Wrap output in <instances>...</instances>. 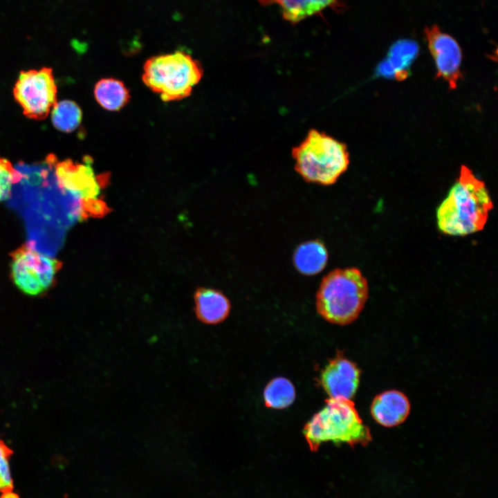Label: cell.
<instances>
[{"label":"cell","mask_w":498,"mask_h":498,"mask_svg":"<svg viewBox=\"0 0 498 498\" xmlns=\"http://www.w3.org/2000/svg\"><path fill=\"white\" fill-rule=\"evenodd\" d=\"M262 5L277 4L285 19L297 23L328 7L339 6L344 0H258Z\"/></svg>","instance_id":"9a60e30c"},{"label":"cell","mask_w":498,"mask_h":498,"mask_svg":"<svg viewBox=\"0 0 498 498\" xmlns=\"http://www.w3.org/2000/svg\"><path fill=\"white\" fill-rule=\"evenodd\" d=\"M295 389L293 383L284 377L271 380L264 390V400L266 407L284 409L295 400Z\"/></svg>","instance_id":"e0dca14e"},{"label":"cell","mask_w":498,"mask_h":498,"mask_svg":"<svg viewBox=\"0 0 498 498\" xmlns=\"http://www.w3.org/2000/svg\"><path fill=\"white\" fill-rule=\"evenodd\" d=\"M82 113L79 106L69 100L57 102L52 109L51 120L54 127L63 132L70 133L81 123Z\"/></svg>","instance_id":"ac0fdd59"},{"label":"cell","mask_w":498,"mask_h":498,"mask_svg":"<svg viewBox=\"0 0 498 498\" xmlns=\"http://www.w3.org/2000/svg\"><path fill=\"white\" fill-rule=\"evenodd\" d=\"M424 33L436 64L437 77L445 80L450 89H455L462 77L460 71L462 54L459 44L435 25L425 28Z\"/></svg>","instance_id":"9c48e42d"},{"label":"cell","mask_w":498,"mask_h":498,"mask_svg":"<svg viewBox=\"0 0 498 498\" xmlns=\"http://www.w3.org/2000/svg\"><path fill=\"white\" fill-rule=\"evenodd\" d=\"M368 295L367 280L358 268H335L320 284L315 295L316 309L331 323L349 324L357 319Z\"/></svg>","instance_id":"7a4b0ae2"},{"label":"cell","mask_w":498,"mask_h":498,"mask_svg":"<svg viewBox=\"0 0 498 498\" xmlns=\"http://www.w3.org/2000/svg\"><path fill=\"white\" fill-rule=\"evenodd\" d=\"M492 208L484 183L463 165L458 179L437 208L439 230L455 237L477 232L484 228Z\"/></svg>","instance_id":"6da1fadb"},{"label":"cell","mask_w":498,"mask_h":498,"mask_svg":"<svg viewBox=\"0 0 498 498\" xmlns=\"http://www.w3.org/2000/svg\"><path fill=\"white\" fill-rule=\"evenodd\" d=\"M418 52V46L413 40H399L392 45L387 59L379 65L378 72L385 77L403 80L408 75L409 67Z\"/></svg>","instance_id":"4fadbf2b"},{"label":"cell","mask_w":498,"mask_h":498,"mask_svg":"<svg viewBox=\"0 0 498 498\" xmlns=\"http://www.w3.org/2000/svg\"><path fill=\"white\" fill-rule=\"evenodd\" d=\"M328 250L319 239L307 241L299 244L294 251L293 264L302 275L311 276L321 272L328 261Z\"/></svg>","instance_id":"5bb4252c"},{"label":"cell","mask_w":498,"mask_h":498,"mask_svg":"<svg viewBox=\"0 0 498 498\" xmlns=\"http://www.w3.org/2000/svg\"><path fill=\"white\" fill-rule=\"evenodd\" d=\"M194 311L197 319L207 324H216L228 316L231 304L220 290L211 288H199L194 296Z\"/></svg>","instance_id":"7c38bea8"},{"label":"cell","mask_w":498,"mask_h":498,"mask_svg":"<svg viewBox=\"0 0 498 498\" xmlns=\"http://www.w3.org/2000/svg\"><path fill=\"white\" fill-rule=\"evenodd\" d=\"M303 434L311 450L331 441L351 446L366 445L371 440L370 430L360 418L351 399L329 398L323 408L307 422Z\"/></svg>","instance_id":"277c9868"},{"label":"cell","mask_w":498,"mask_h":498,"mask_svg":"<svg viewBox=\"0 0 498 498\" xmlns=\"http://www.w3.org/2000/svg\"><path fill=\"white\" fill-rule=\"evenodd\" d=\"M11 276L17 287L29 295H39L50 288L61 262L24 245L11 254Z\"/></svg>","instance_id":"52a82bcc"},{"label":"cell","mask_w":498,"mask_h":498,"mask_svg":"<svg viewBox=\"0 0 498 498\" xmlns=\"http://www.w3.org/2000/svg\"><path fill=\"white\" fill-rule=\"evenodd\" d=\"M1 492L0 498H19L18 495L12 492V490H6Z\"/></svg>","instance_id":"44dd1931"},{"label":"cell","mask_w":498,"mask_h":498,"mask_svg":"<svg viewBox=\"0 0 498 498\" xmlns=\"http://www.w3.org/2000/svg\"><path fill=\"white\" fill-rule=\"evenodd\" d=\"M21 179V174L12 167L11 163L0 158V202L10 196L13 185Z\"/></svg>","instance_id":"d6986e66"},{"label":"cell","mask_w":498,"mask_h":498,"mask_svg":"<svg viewBox=\"0 0 498 498\" xmlns=\"http://www.w3.org/2000/svg\"><path fill=\"white\" fill-rule=\"evenodd\" d=\"M203 71L199 62L183 50L153 56L143 67L142 80L163 101L187 97L201 80Z\"/></svg>","instance_id":"5b68a950"},{"label":"cell","mask_w":498,"mask_h":498,"mask_svg":"<svg viewBox=\"0 0 498 498\" xmlns=\"http://www.w3.org/2000/svg\"><path fill=\"white\" fill-rule=\"evenodd\" d=\"M94 95L98 104L108 111H118L130 99V94L123 82L114 78H102L94 88Z\"/></svg>","instance_id":"2e32d148"},{"label":"cell","mask_w":498,"mask_h":498,"mask_svg":"<svg viewBox=\"0 0 498 498\" xmlns=\"http://www.w3.org/2000/svg\"><path fill=\"white\" fill-rule=\"evenodd\" d=\"M13 94L26 117L44 120L57 103V86L52 69L42 67L21 71Z\"/></svg>","instance_id":"ba28073f"},{"label":"cell","mask_w":498,"mask_h":498,"mask_svg":"<svg viewBox=\"0 0 498 498\" xmlns=\"http://www.w3.org/2000/svg\"><path fill=\"white\" fill-rule=\"evenodd\" d=\"M360 376L357 365L338 354L322 371L320 382L330 398L351 399L358 388Z\"/></svg>","instance_id":"30bf717a"},{"label":"cell","mask_w":498,"mask_h":498,"mask_svg":"<svg viewBox=\"0 0 498 498\" xmlns=\"http://www.w3.org/2000/svg\"><path fill=\"white\" fill-rule=\"evenodd\" d=\"M12 454V450L2 441H0V491L12 490L13 481L11 475L9 459Z\"/></svg>","instance_id":"ffe728a7"},{"label":"cell","mask_w":498,"mask_h":498,"mask_svg":"<svg viewBox=\"0 0 498 498\" xmlns=\"http://www.w3.org/2000/svg\"><path fill=\"white\" fill-rule=\"evenodd\" d=\"M93 160L85 156L84 162L65 160L55 165V174L59 186L80 201L86 216H102L109 209L98 198L100 190L109 182L107 173L96 174L91 166Z\"/></svg>","instance_id":"8992f818"},{"label":"cell","mask_w":498,"mask_h":498,"mask_svg":"<svg viewBox=\"0 0 498 498\" xmlns=\"http://www.w3.org/2000/svg\"><path fill=\"white\" fill-rule=\"evenodd\" d=\"M291 156L295 170L306 182L322 185L335 183L349 165L346 145L315 129L292 149Z\"/></svg>","instance_id":"3957f363"},{"label":"cell","mask_w":498,"mask_h":498,"mask_svg":"<svg viewBox=\"0 0 498 498\" xmlns=\"http://www.w3.org/2000/svg\"><path fill=\"white\" fill-rule=\"evenodd\" d=\"M410 411L407 396L396 390H389L377 395L371 405L374 419L385 427H394L405 421Z\"/></svg>","instance_id":"8fae6325"}]
</instances>
